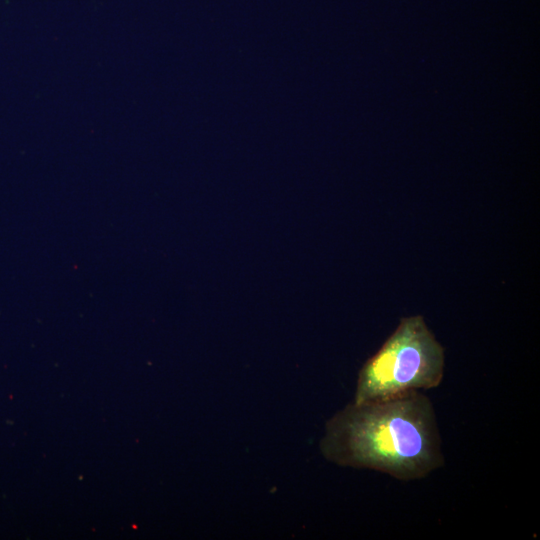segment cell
<instances>
[{
    "instance_id": "1",
    "label": "cell",
    "mask_w": 540,
    "mask_h": 540,
    "mask_svg": "<svg viewBox=\"0 0 540 540\" xmlns=\"http://www.w3.org/2000/svg\"><path fill=\"white\" fill-rule=\"evenodd\" d=\"M319 448L338 466L400 481L423 479L444 464L435 410L422 391L349 403L328 419Z\"/></svg>"
},
{
    "instance_id": "2",
    "label": "cell",
    "mask_w": 540,
    "mask_h": 540,
    "mask_svg": "<svg viewBox=\"0 0 540 540\" xmlns=\"http://www.w3.org/2000/svg\"><path fill=\"white\" fill-rule=\"evenodd\" d=\"M442 345L419 316L403 318L358 373L355 403L384 400L438 387L444 376Z\"/></svg>"
}]
</instances>
